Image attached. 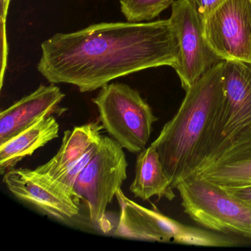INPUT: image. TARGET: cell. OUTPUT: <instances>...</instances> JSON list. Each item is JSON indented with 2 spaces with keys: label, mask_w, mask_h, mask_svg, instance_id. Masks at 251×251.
Segmentation results:
<instances>
[{
  "label": "cell",
  "mask_w": 251,
  "mask_h": 251,
  "mask_svg": "<svg viewBox=\"0 0 251 251\" xmlns=\"http://www.w3.org/2000/svg\"><path fill=\"white\" fill-rule=\"evenodd\" d=\"M177 60L170 20L102 23L45 41L37 70L50 83L73 85L84 93L147 69H174Z\"/></svg>",
  "instance_id": "cell-1"
},
{
  "label": "cell",
  "mask_w": 251,
  "mask_h": 251,
  "mask_svg": "<svg viewBox=\"0 0 251 251\" xmlns=\"http://www.w3.org/2000/svg\"><path fill=\"white\" fill-rule=\"evenodd\" d=\"M64 98L65 94L54 83L40 85L33 93L2 110L0 113V145L42 119L65 111L60 106Z\"/></svg>",
  "instance_id": "cell-12"
},
{
  "label": "cell",
  "mask_w": 251,
  "mask_h": 251,
  "mask_svg": "<svg viewBox=\"0 0 251 251\" xmlns=\"http://www.w3.org/2000/svg\"><path fill=\"white\" fill-rule=\"evenodd\" d=\"M204 33L222 61L251 64V0H227L205 19Z\"/></svg>",
  "instance_id": "cell-8"
},
{
  "label": "cell",
  "mask_w": 251,
  "mask_h": 251,
  "mask_svg": "<svg viewBox=\"0 0 251 251\" xmlns=\"http://www.w3.org/2000/svg\"><path fill=\"white\" fill-rule=\"evenodd\" d=\"M102 129V125L97 122L64 132L58 152L35 170L57 189L81 201L75 192V183L80 172L96 153Z\"/></svg>",
  "instance_id": "cell-9"
},
{
  "label": "cell",
  "mask_w": 251,
  "mask_h": 251,
  "mask_svg": "<svg viewBox=\"0 0 251 251\" xmlns=\"http://www.w3.org/2000/svg\"><path fill=\"white\" fill-rule=\"evenodd\" d=\"M176 189L183 211L204 228L251 239V208L218 185L191 177Z\"/></svg>",
  "instance_id": "cell-5"
},
{
  "label": "cell",
  "mask_w": 251,
  "mask_h": 251,
  "mask_svg": "<svg viewBox=\"0 0 251 251\" xmlns=\"http://www.w3.org/2000/svg\"><path fill=\"white\" fill-rule=\"evenodd\" d=\"M0 38H1V87L3 84L4 75L8 64V44L7 39L6 21L0 20Z\"/></svg>",
  "instance_id": "cell-17"
},
{
  "label": "cell",
  "mask_w": 251,
  "mask_h": 251,
  "mask_svg": "<svg viewBox=\"0 0 251 251\" xmlns=\"http://www.w3.org/2000/svg\"><path fill=\"white\" fill-rule=\"evenodd\" d=\"M92 102L103 129L123 148L139 153L147 148L158 119L139 91L123 83H108Z\"/></svg>",
  "instance_id": "cell-4"
},
{
  "label": "cell",
  "mask_w": 251,
  "mask_h": 251,
  "mask_svg": "<svg viewBox=\"0 0 251 251\" xmlns=\"http://www.w3.org/2000/svg\"><path fill=\"white\" fill-rule=\"evenodd\" d=\"M11 0H0V20L7 21L8 9H9L10 3Z\"/></svg>",
  "instance_id": "cell-20"
},
{
  "label": "cell",
  "mask_w": 251,
  "mask_h": 251,
  "mask_svg": "<svg viewBox=\"0 0 251 251\" xmlns=\"http://www.w3.org/2000/svg\"><path fill=\"white\" fill-rule=\"evenodd\" d=\"M8 190L20 201L61 221L77 217L80 201L57 189L35 170L14 168L3 176Z\"/></svg>",
  "instance_id": "cell-10"
},
{
  "label": "cell",
  "mask_w": 251,
  "mask_h": 251,
  "mask_svg": "<svg viewBox=\"0 0 251 251\" xmlns=\"http://www.w3.org/2000/svg\"><path fill=\"white\" fill-rule=\"evenodd\" d=\"M120 215L114 235L127 239L180 243L189 226L129 199L121 189L116 194Z\"/></svg>",
  "instance_id": "cell-11"
},
{
  "label": "cell",
  "mask_w": 251,
  "mask_h": 251,
  "mask_svg": "<svg viewBox=\"0 0 251 251\" xmlns=\"http://www.w3.org/2000/svg\"><path fill=\"white\" fill-rule=\"evenodd\" d=\"M225 61L210 69L186 91L174 117L151 144L159 155L172 187L192 177L203 161L213 122L223 97Z\"/></svg>",
  "instance_id": "cell-2"
},
{
  "label": "cell",
  "mask_w": 251,
  "mask_h": 251,
  "mask_svg": "<svg viewBox=\"0 0 251 251\" xmlns=\"http://www.w3.org/2000/svg\"><path fill=\"white\" fill-rule=\"evenodd\" d=\"M169 20L178 48V60L174 70L186 92L222 60L207 42L205 20L193 0H176Z\"/></svg>",
  "instance_id": "cell-7"
},
{
  "label": "cell",
  "mask_w": 251,
  "mask_h": 251,
  "mask_svg": "<svg viewBox=\"0 0 251 251\" xmlns=\"http://www.w3.org/2000/svg\"><path fill=\"white\" fill-rule=\"evenodd\" d=\"M171 180L164 170L156 150L150 145L138 154L135 177L130 191L135 198L146 201L154 196L173 201L176 198Z\"/></svg>",
  "instance_id": "cell-14"
},
{
  "label": "cell",
  "mask_w": 251,
  "mask_h": 251,
  "mask_svg": "<svg viewBox=\"0 0 251 251\" xmlns=\"http://www.w3.org/2000/svg\"><path fill=\"white\" fill-rule=\"evenodd\" d=\"M59 125L53 115L39 120L0 145V173L4 176L22 160L58 137Z\"/></svg>",
  "instance_id": "cell-13"
},
{
  "label": "cell",
  "mask_w": 251,
  "mask_h": 251,
  "mask_svg": "<svg viewBox=\"0 0 251 251\" xmlns=\"http://www.w3.org/2000/svg\"><path fill=\"white\" fill-rule=\"evenodd\" d=\"M251 143V64L225 61L223 97L197 172ZM196 172V173H197Z\"/></svg>",
  "instance_id": "cell-3"
},
{
  "label": "cell",
  "mask_w": 251,
  "mask_h": 251,
  "mask_svg": "<svg viewBox=\"0 0 251 251\" xmlns=\"http://www.w3.org/2000/svg\"><path fill=\"white\" fill-rule=\"evenodd\" d=\"M176 0H120V6L127 22L151 21L172 6Z\"/></svg>",
  "instance_id": "cell-16"
},
{
  "label": "cell",
  "mask_w": 251,
  "mask_h": 251,
  "mask_svg": "<svg viewBox=\"0 0 251 251\" xmlns=\"http://www.w3.org/2000/svg\"><path fill=\"white\" fill-rule=\"evenodd\" d=\"M124 148L111 136L102 135L98 151L76 179L74 190L86 202L93 224L105 223L107 207L127 179Z\"/></svg>",
  "instance_id": "cell-6"
},
{
  "label": "cell",
  "mask_w": 251,
  "mask_h": 251,
  "mask_svg": "<svg viewBox=\"0 0 251 251\" xmlns=\"http://www.w3.org/2000/svg\"><path fill=\"white\" fill-rule=\"evenodd\" d=\"M235 198L240 200L251 208V186L242 187L223 188Z\"/></svg>",
  "instance_id": "cell-19"
},
{
  "label": "cell",
  "mask_w": 251,
  "mask_h": 251,
  "mask_svg": "<svg viewBox=\"0 0 251 251\" xmlns=\"http://www.w3.org/2000/svg\"><path fill=\"white\" fill-rule=\"evenodd\" d=\"M204 20L227 0H193Z\"/></svg>",
  "instance_id": "cell-18"
},
{
  "label": "cell",
  "mask_w": 251,
  "mask_h": 251,
  "mask_svg": "<svg viewBox=\"0 0 251 251\" xmlns=\"http://www.w3.org/2000/svg\"><path fill=\"white\" fill-rule=\"evenodd\" d=\"M192 177L208 180L222 188L251 186V143L226 154Z\"/></svg>",
  "instance_id": "cell-15"
}]
</instances>
